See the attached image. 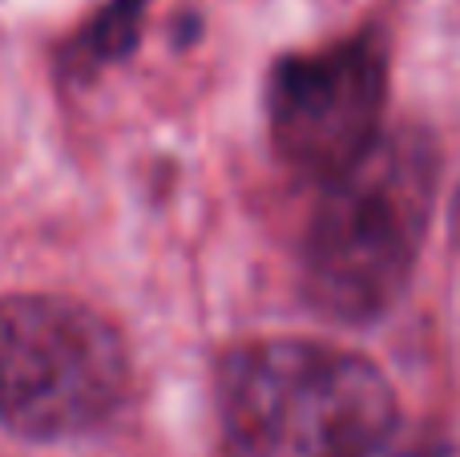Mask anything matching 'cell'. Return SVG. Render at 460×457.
<instances>
[{"label":"cell","instance_id":"1","mask_svg":"<svg viewBox=\"0 0 460 457\" xmlns=\"http://www.w3.org/2000/svg\"><path fill=\"white\" fill-rule=\"evenodd\" d=\"M437 186L440 150L416 126L384 134L323 183L299 247L303 291L319 316L372 324L392 312L429 239Z\"/></svg>","mask_w":460,"mask_h":457},{"label":"cell","instance_id":"2","mask_svg":"<svg viewBox=\"0 0 460 457\" xmlns=\"http://www.w3.org/2000/svg\"><path fill=\"white\" fill-rule=\"evenodd\" d=\"M223 457H372L396 393L367 356L307 336L234 345L215 369Z\"/></svg>","mask_w":460,"mask_h":457},{"label":"cell","instance_id":"3","mask_svg":"<svg viewBox=\"0 0 460 457\" xmlns=\"http://www.w3.org/2000/svg\"><path fill=\"white\" fill-rule=\"evenodd\" d=\"M129 397V345L118 324L69 296L0 300V429L65 442L102 429Z\"/></svg>","mask_w":460,"mask_h":457},{"label":"cell","instance_id":"4","mask_svg":"<svg viewBox=\"0 0 460 457\" xmlns=\"http://www.w3.org/2000/svg\"><path fill=\"white\" fill-rule=\"evenodd\" d=\"M388 45L376 29L287 53L267 81L270 150L287 170L332 183L384 138Z\"/></svg>","mask_w":460,"mask_h":457},{"label":"cell","instance_id":"5","mask_svg":"<svg viewBox=\"0 0 460 457\" xmlns=\"http://www.w3.org/2000/svg\"><path fill=\"white\" fill-rule=\"evenodd\" d=\"M150 0H110L85 29L73 37V45L65 49L61 69L69 73L73 81L93 77L105 65L121 61V57L134 53L137 37H142V21Z\"/></svg>","mask_w":460,"mask_h":457},{"label":"cell","instance_id":"6","mask_svg":"<svg viewBox=\"0 0 460 457\" xmlns=\"http://www.w3.org/2000/svg\"><path fill=\"white\" fill-rule=\"evenodd\" d=\"M372 457H456V453L437 442H392L388 437Z\"/></svg>","mask_w":460,"mask_h":457}]
</instances>
